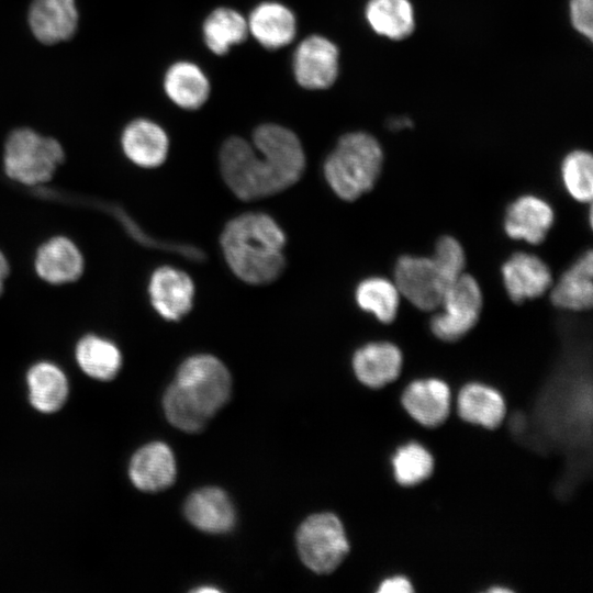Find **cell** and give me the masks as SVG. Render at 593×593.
I'll return each instance as SVG.
<instances>
[{"instance_id":"484cf974","label":"cell","mask_w":593,"mask_h":593,"mask_svg":"<svg viewBox=\"0 0 593 593\" xmlns=\"http://www.w3.org/2000/svg\"><path fill=\"white\" fill-rule=\"evenodd\" d=\"M365 16L377 34L394 41L409 37L415 29L410 0H368Z\"/></svg>"},{"instance_id":"277c9868","label":"cell","mask_w":593,"mask_h":593,"mask_svg":"<svg viewBox=\"0 0 593 593\" xmlns=\"http://www.w3.org/2000/svg\"><path fill=\"white\" fill-rule=\"evenodd\" d=\"M63 160L60 144L33 130H14L5 141L4 171L10 179L23 186H43L51 180Z\"/></svg>"},{"instance_id":"4dcf8cb0","label":"cell","mask_w":593,"mask_h":593,"mask_svg":"<svg viewBox=\"0 0 593 593\" xmlns=\"http://www.w3.org/2000/svg\"><path fill=\"white\" fill-rule=\"evenodd\" d=\"M164 409L168 421L186 432L200 430L211 417L194 403L175 382L170 384L164 396Z\"/></svg>"},{"instance_id":"4fadbf2b","label":"cell","mask_w":593,"mask_h":593,"mask_svg":"<svg viewBox=\"0 0 593 593\" xmlns=\"http://www.w3.org/2000/svg\"><path fill=\"white\" fill-rule=\"evenodd\" d=\"M401 402L415 422L426 427H435L443 424L449 415L451 393L447 383L439 379H419L405 388Z\"/></svg>"},{"instance_id":"7c38bea8","label":"cell","mask_w":593,"mask_h":593,"mask_svg":"<svg viewBox=\"0 0 593 593\" xmlns=\"http://www.w3.org/2000/svg\"><path fill=\"white\" fill-rule=\"evenodd\" d=\"M505 290L513 302L542 295L552 284L550 268L539 257L517 251L502 266Z\"/></svg>"},{"instance_id":"cb8c5ba5","label":"cell","mask_w":593,"mask_h":593,"mask_svg":"<svg viewBox=\"0 0 593 593\" xmlns=\"http://www.w3.org/2000/svg\"><path fill=\"white\" fill-rule=\"evenodd\" d=\"M505 402L495 389L482 383H468L457 398L459 416L470 423L491 429L497 427L505 415Z\"/></svg>"},{"instance_id":"d590c367","label":"cell","mask_w":593,"mask_h":593,"mask_svg":"<svg viewBox=\"0 0 593 593\" xmlns=\"http://www.w3.org/2000/svg\"><path fill=\"white\" fill-rule=\"evenodd\" d=\"M9 264L4 255L0 251V287L4 286V280L9 275Z\"/></svg>"},{"instance_id":"ac0fdd59","label":"cell","mask_w":593,"mask_h":593,"mask_svg":"<svg viewBox=\"0 0 593 593\" xmlns=\"http://www.w3.org/2000/svg\"><path fill=\"white\" fill-rule=\"evenodd\" d=\"M34 36L44 44L70 38L78 23L75 0H34L29 12Z\"/></svg>"},{"instance_id":"5bb4252c","label":"cell","mask_w":593,"mask_h":593,"mask_svg":"<svg viewBox=\"0 0 593 593\" xmlns=\"http://www.w3.org/2000/svg\"><path fill=\"white\" fill-rule=\"evenodd\" d=\"M248 33L266 49H280L293 42L296 19L293 11L278 1L258 3L247 18Z\"/></svg>"},{"instance_id":"9a60e30c","label":"cell","mask_w":593,"mask_h":593,"mask_svg":"<svg viewBox=\"0 0 593 593\" xmlns=\"http://www.w3.org/2000/svg\"><path fill=\"white\" fill-rule=\"evenodd\" d=\"M553 223V211L545 200L528 194L517 198L505 212L504 230L513 239L540 244Z\"/></svg>"},{"instance_id":"ba28073f","label":"cell","mask_w":593,"mask_h":593,"mask_svg":"<svg viewBox=\"0 0 593 593\" xmlns=\"http://www.w3.org/2000/svg\"><path fill=\"white\" fill-rule=\"evenodd\" d=\"M394 284L414 306L432 311L440 305L450 284L432 257L404 255L394 267Z\"/></svg>"},{"instance_id":"3957f363","label":"cell","mask_w":593,"mask_h":593,"mask_svg":"<svg viewBox=\"0 0 593 593\" xmlns=\"http://www.w3.org/2000/svg\"><path fill=\"white\" fill-rule=\"evenodd\" d=\"M383 164V152L374 136L366 132L343 135L324 165V178L333 192L354 201L372 189Z\"/></svg>"},{"instance_id":"2e32d148","label":"cell","mask_w":593,"mask_h":593,"mask_svg":"<svg viewBox=\"0 0 593 593\" xmlns=\"http://www.w3.org/2000/svg\"><path fill=\"white\" fill-rule=\"evenodd\" d=\"M121 144L125 156L142 168L160 166L169 152L166 131L148 119H136L128 123L122 133Z\"/></svg>"},{"instance_id":"52a82bcc","label":"cell","mask_w":593,"mask_h":593,"mask_svg":"<svg viewBox=\"0 0 593 593\" xmlns=\"http://www.w3.org/2000/svg\"><path fill=\"white\" fill-rule=\"evenodd\" d=\"M211 416L227 401L231 376L224 363L211 355H194L178 368L174 381Z\"/></svg>"},{"instance_id":"7a4b0ae2","label":"cell","mask_w":593,"mask_h":593,"mask_svg":"<svg viewBox=\"0 0 593 593\" xmlns=\"http://www.w3.org/2000/svg\"><path fill=\"white\" fill-rule=\"evenodd\" d=\"M219 165L225 184L243 201L277 194L299 181L273 157L239 136L224 141Z\"/></svg>"},{"instance_id":"ffe728a7","label":"cell","mask_w":593,"mask_h":593,"mask_svg":"<svg viewBox=\"0 0 593 593\" xmlns=\"http://www.w3.org/2000/svg\"><path fill=\"white\" fill-rule=\"evenodd\" d=\"M164 90L178 108L194 111L209 100L211 85L202 68L189 60L171 64L164 76Z\"/></svg>"},{"instance_id":"8fae6325","label":"cell","mask_w":593,"mask_h":593,"mask_svg":"<svg viewBox=\"0 0 593 593\" xmlns=\"http://www.w3.org/2000/svg\"><path fill=\"white\" fill-rule=\"evenodd\" d=\"M194 293L191 277L176 267H158L149 278L150 304L167 321L184 317L192 309Z\"/></svg>"},{"instance_id":"8992f818","label":"cell","mask_w":593,"mask_h":593,"mask_svg":"<svg viewBox=\"0 0 593 593\" xmlns=\"http://www.w3.org/2000/svg\"><path fill=\"white\" fill-rule=\"evenodd\" d=\"M440 305L443 311L430 320L433 334L444 342L460 339L479 320L482 306L479 283L472 276L462 272L446 288Z\"/></svg>"},{"instance_id":"9c48e42d","label":"cell","mask_w":593,"mask_h":593,"mask_svg":"<svg viewBox=\"0 0 593 593\" xmlns=\"http://www.w3.org/2000/svg\"><path fill=\"white\" fill-rule=\"evenodd\" d=\"M41 198L70 205H85L101 210L114 217L135 242L145 247L172 253L194 262H202L206 258L205 253L194 245L161 240L149 236L119 204L46 187L42 189Z\"/></svg>"},{"instance_id":"7402d4cb","label":"cell","mask_w":593,"mask_h":593,"mask_svg":"<svg viewBox=\"0 0 593 593\" xmlns=\"http://www.w3.org/2000/svg\"><path fill=\"white\" fill-rule=\"evenodd\" d=\"M184 513L197 528L214 534L230 530L235 519L230 499L217 488H204L192 493L186 502Z\"/></svg>"},{"instance_id":"44dd1931","label":"cell","mask_w":593,"mask_h":593,"mask_svg":"<svg viewBox=\"0 0 593 593\" xmlns=\"http://www.w3.org/2000/svg\"><path fill=\"white\" fill-rule=\"evenodd\" d=\"M35 270L48 283L63 284L77 280L83 271V259L67 237L56 236L41 245L35 256Z\"/></svg>"},{"instance_id":"f1b7e54d","label":"cell","mask_w":593,"mask_h":593,"mask_svg":"<svg viewBox=\"0 0 593 593\" xmlns=\"http://www.w3.org/2000/svg\"><path fill=\"white\" fill-rule=\"evenodd\" d=\"M400 295L394 282L383 277L366 278L355 291L357 305L384 324L392 323L396 317Z\"/></svg>"},{"instance_id":"e0dca14e","label":"cell","mask_w":593,"mask_h":593,"mask_svg":"<svg viewBox=\"0 0 593 593\" xmlns=\"http://www.w3.org/2000/svg\"><path fill=\"white\" fill-rule=\"evenodd\" d=\"M403 356L398 346L389 342H372L358 348L353 357L357 379L369 388H382L401 373Z\"/></svg>"},{"instance_id":"4316f807","label":"cell","mask_w":593,"mask_h":593,"mask_svg":"<svg viewBox=\"0 0 593 593\" xmlns=\"http://www.w3.org/2000/svg\"><path fill=\"white\" fill-rule=\"evenodd\" d=\"M26 381L31 404L42 413H53L65 403L68 382L65 373L54 363L42 361L31 367Z\"/></svg>"},{"instance_id":"1f68e13d","label":"cell","mask_w":593,"mask_h":593,"mask_svg":"<svg viewBox=\"0 0 593 593\" xmlns=\"http://www.w3.org/2000/svg\"><path fill=\"white\" fill-rule=\"evenodd\" d=\"M563 184L570 195L580 202H589L593 193V158L589 152L573 150L561 165Z\"/></svg>"},{"instance_id":"603a6c76","label":"cell","mask_w":593,"mask_h":593,"mask_svg":"<svg viewBox=\"0 0 593 593\" xmlns=\"http://www.w3.org/2000/svg\"><path fill=\"white\" fill-rule=\"evenodd\" d=\"M593 254L588 250L567 269L553 286L550 299L553 305L564 310L581 311L593 302Z\"/></svg>"},{"instance_id":"d6a6232c","label":"cell","mask_w":593,"mask_h":593,"mask_svg":"<svg viewBox=\"0 0 593 593\" xmlns=\"http://www.w3.org/2000/svg\"><path fill=\"white\" fill-rule=\"evenodd\" d=\"M432 258L449 283L463 272L465 251L452 236H443L437 240Z\"/></svg>"},{"instance_id":"d4e9b609","label":"cell","mask_w":593,"mask_h":593,"mask_svg":"<svg viewBox=\"0 0 593 593\" xmlns=\"http://www.w3.org/2000/svg\"><path fill=\"white\" fill-rule=\"evenodd\" d=\"M248 34L247 19L230 7L215 8L202 24L205 46L219 56L227 54L233 46L243 43Z\"/></svg>"},{"instance_id":"836d02e7","label":"cell","mask_w":593,"mask_h":593,"mask_svg":"<svg viewBox=\"0 0 593 593\" xmlns=\"http://www.w3.org/2000/svg\"><path fill=\"white\" fill-rule=\"evenodd\" d=\"M569 11L575 31L591 41L593 36V0H570Z\"/></svg>"},{"instance_id":"6da1fadb","label":"cell","mask_w":593,"mask_h":593,"mask_svg":"<svg viewBox=\"0 0 593 593\" xmlns=\"http://www.w3.org/2000/svg\"><path fill=\"white\" fill-rule=\"evenodd\" d=\"M287 237L278 222L262 212L230 220L220 236L224 259L242 281L261 286L275 281L286 268Z\"/></svg>"},{"instance_id":"f546056e","label":"cell","mask_w":593,"mask_h":593,"mask_svg":"<svg viewBox=\"0 0 593 593\" xmlns=\"http://www.w3.org/2000/svg\"><path fill=\"white\" fill-rule=\"evenodd\" d=\"M392 467L396 482L404 486H412L432 474L434 459L424 446L410 443L398 448L392 458Z\"/></svg>"},{"instance_id":"83f0119b","label":"cell","mask_w":593,"mask_h":593,"mask_svg":"<svg viewBox=\"0 0 593 593\" xmlns=\"http://www.w3.org/2000/svg\"><path fill=\"white\" fill-rule=\"evenodd\" d=\"M76 360L85 373L98 380L115 377L122 363L119 348L109 339L92 334L78 342Z\"/></svg>"},{"instance_id":"8d00e7d4","label":"cell","mask_w":593,"mask_h":593,"mask_svg":"<svg viewBox=\"0 0 593 593\" xmlns=\"http://www.w3.org/2000/svg\"><path fill=\"white\" fill-rule=\"evenodd\" d=\"M2 291H3V288H2V287H0V294L2 293Z\"/></svg>"},{"instance_id":"e575fe53","label":"cell","mask_w":593,"mask_h":593,"mask_svg":"<svg viewBox=\"0 0 593 593\" xmlns=\"http://www.w3.org/2000/svg\"><path fill=\"white\" fill-rule=\"evenodd\" d=\"M414 589L410 580L403 575H394L383 580L378 593H411Z\"/></svg>"},{"instance_id":"5b68a950","label":"cell","mask_w":593,"mask_h":593,"mask_svg":"<svg viewBox=\"0 0 593 593\" xmlns=\"http://www.w3.org/2000/svg\"><path fill=\"white\" fill-rule=\"evenodd\" d=\"M302 561L317 573L333 571L349 550L340 521L331 513L306 518L296 534Z\"/></svg>"},{"instance_id":"30bf717a","label":"cell","mask_w":593,"mask_h":593,"mask_svg":"<svg viewBox=\"0 0 593 593\" xmlns=\"http://www.w3.org/2000/svg\"><path fill=\"white\" fill-rule=\"evenodd\" d=\"M292 70L295 81L302 88L328 89L339 74V49L323 35L306 36L294 49Z\"/></svg>"},{"instance_id":"d6986e66","label":"cell","mask_w":593,"mask_h":593,"mask_svg":"<svg viewBox=\"0 0 593 593\" xmlns=\"http://www.w3.org/2000/svg\"><path fill=\"white\" fill-rule=\"evenodd\" d=\"M133 484L146 492H156L171 485L176 478V463L170 448L164 443H150L135 452L128 468Z\"/></svg>"}]
</instances>
